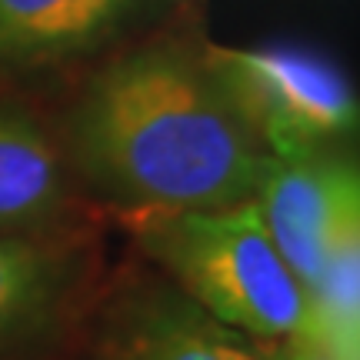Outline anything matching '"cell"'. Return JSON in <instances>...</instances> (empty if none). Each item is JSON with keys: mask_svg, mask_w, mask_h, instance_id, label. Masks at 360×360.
<instances>
[{"mask_svg": "<svg viewBox=\"0 0 360 360\" xmlns=\"http://www.w3.org/2000/svg\"><path fill=\"white\" fill-rule=\"evenodd\" d=\"M64 260L37 237L0 231V354L34 344L53 327L67 297Z\"/></svg>", "mask_w": 360, "mask_h": 360, "instance_id": "8", "label": "cell"}, {"mask_svg": "<svg viewBox=\"0 0 360 360\" xmlns=\"http://www.w3.org/2000/svg\"><path fill=\"white\" fill-rule=\"evenodd\" d=\"M70 160L130 214L244 204L274 164L204 47L180 40L141 44L90 77L70 114Z\"/></svg>", "mask_w": 360, "mask_h": 360, "instance_id": "1", "label": "cell"}, {"mask_svg": "<svg viewBox=\"0 0 360 360\" xmlns=\"http://www.w3.org/2000/svg\"><path fill=\"white\" fill-rule=\"evenodd\" d=\"M180 0H0V64L47 67L103 51Z\"/></svg>", "mask_w": 360, "mask_h": 360, "instance_id": "5", "label": "cell"}, {"mask_svg": "<svg viewBox=\"0 0 360 360\" xmlns=\"http://www.w3.org/2000/svg\"><path fill=\"white\" fill-rule=\"evenodd\" d=\"M281 360H350L334 344H327L317 334H297L281 340Z\"/></svg>", "mask_w": 360, "mask_h": 360, "instance_id": "10", "label": "cell"}, {"mask_svg": "<svg viewBox=\"0 0 360 360\" xmlns=\"http://www.w3.org/2000/svg\"><path fill=\"white\" fill-rule=\"evenodd\" d=\"M67 210L57 143L24 110L0 107V231L37 237Z\"/></svg>", "mask_w": 360, "mask_h": 360, "instance_id": "7", "label": "cell"}, {"mask_svg": "<svg viewBox=\"0 0 360 360\" xmlns=\"http://www.w3.org/2000/svg\"><path fill=\"white\" fill-rule=\"evenodd\" d=\"M143 254L180 294L257 340L314 334L307 287L287 267L254 200L214 210L130 214Z\"/></svg>", "mask_w": 360, "mask_h": 360, "instance_id": "2", "label": "cell"}, {"mask_svg": "<svg viewBox=\"0 0 360 360\" xmlns=\"http://www.w3.org/2000/svg\"><path fill=\"white\" fill-rule=\"evenodd\" d=\"M204 60L274 160L330 150L360 134L347 74L304 47H204Z\"/></svg>", "mask_w": 360, "mask_h": 360, "instance_id": "3", "label": "cell"}, {"mask_svg": "<svg viewBox=\"0 0 360 360\" xmlns=\"http://www.w3.org/2000/svg\"><path fill=\"white\" fill-rule=\"evenodd\" d=\"M254 204L287 267L307 287L337 240L360 224V160L337 147L274 160Z\"/></svg>", "mask_w": 360, "mask_h": 360, "instance_id": "4", "label": "cell"}, {"mask_svg": "<svg viewBox=\"0 0 360 360\" xmlns=\"http://www.w3.org/2000/svg\"><path fill=\"white\" fill-rule=\"evenodd\" d=\"M101 360H281V350L220 323L177 287H150L117 307Z\"/></svg>", "mask_w": 360, "mask_h": 360, "instance_id": "6", "label": "cell"}, {"mask_svg": "<svg viewBox=\"0 0 360 360\" xmlns=\"http://www.w3.org/2000/svg\"><path fill=\"white\" fill-rule=\"evenodd\" d=\"M314 334L334 344L350 360L360 354V224H354L327 254L307 283Z\"/></svg>", "mask_w": 360, "mask_h": 360, "instance_id": "9", "label": "cell"}, {"mask_svg": "<svg viewBox=\"0 0 360 360\" xmlns=\"http://www.w3.org/2000/svg\"><path fill=\"white\" fill-rule=\"evenodd\" d=\"M354 360H360V354H357V357H354Z\"/></svg>", "mask_w": 360, "mask_h": 360, "instance_id": "11", "label": "cell"}]
</instances>
